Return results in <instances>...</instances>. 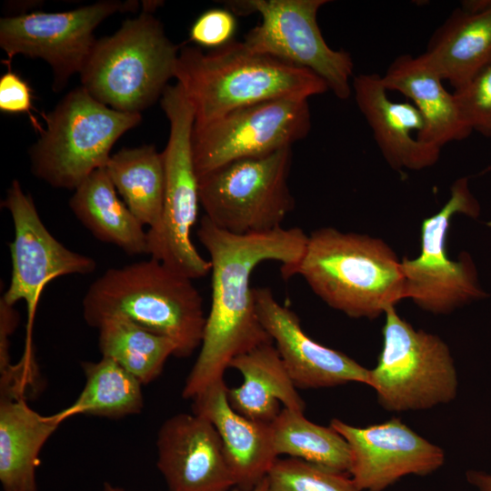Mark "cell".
Instances as JSON below:
<instances>
[{
  "label": "cell",
  "instance_id": "5",
  "mask_svg": "<svg viewBox=\"0 0 491 491\" xmlns=\"http://www.w3.org/2000/svg\"><path fill=\"white\" fill-rule=\"evenodd\" d=\"M112 35L97 39L80 75L102 104L126 113L151 106L175 77L180 47L166 35L149 4Z\"/></svg>",
  "mask_w": 491,
  "mask_h": 491
},
{
  "label": "cell",
  "instance_id": "16",
  "mask_svg": "<svg viewBox=\"0 0 491 491\" xmlns=\"http://www.w3.org/2000/svg\"><path fill=\"white\" fill-rule=\"evenodd\" d=\"M258 317L296 388H322L351 382L369 384L370 369L323 346L303 330L299 317L281 305L269 287L254 288Z\"/></svg>",
  "mask_w": 491,
  "mask_h": 491
},
{
  "label": "cell",
  "instance_id": "21",
  "mask_svg": "<svg viewBox=\"0 0 491 491\" xmlns=\"http://www.w3.org/2000/svg\"><path fill=\"white\" fill-rule=\"evenodd\" d=\"M456 89L491 55V1L465 2L432 35L422 54Z\"/></svg>",
  "mask_w": 491,
  "mask_h": 491
},
{
  "label": "cell",
  "instance_id": "9",
  "mask_svg": "<svg viewBox=\"0 0 491 491\" xmlns=\"http://www.w3.org/2000/svg\"><path fill=\"white\" fill-rule=\"evenodd\" d=\"M291 147L226 164L198 176L199 202L216 227L243 235L282 227L295 207Z\"/></svg>",
  "mask_w": 491,
  "mask_h": 491
},
{
  "label": "cell",
  "instance_id": "6",
  "mask_svg": "<svg viewBox=\"0 0 491 491\" xmlns=\"http://www.w3.org/2000/svg\"><path fill=\"white\" fill-rule=\"evenodd\" d=\"M42 115L45 126L28 151L31 173L52 187L70 190L105 168L115 142L142 120L139 113L102 104L83 86Z\"/></svg>",
  "mask_w": 491,
  "mask_h": 491
},
{
  "label": "cell",
  "instance_id": "35",
  "mask_svg": "<svg viewBox=\"0 0 491 491\" xmlns=\"http://www.w3.org/2000/svg\"><path fill=\"white\" fill-rule=\"evenodd\" d=\"M231 491H241V490L235 487ZM252 491H269L268 481H267L266 476L259 484H257Z\"/></svg>",
  "mask_w": 491,
  "mask_h": 491
},
{
  "label": "cell",
  "instance_id": "17",
  "mask_svg": "<svg viewBox=\"0 0 491 491\" xmlns=\"http://www.w3.org/2000/svg\"><path fill=\"white\" fill-rule=\"evenodd\" d=\"M156 466L168 491H231L235 481L215 426L195 413L175 414L161 425Z\"/></svg>",
  "mask_w": 491,
  "mask_h": 491
},
{
  "label": "cell",
  "instance_id": "14",
  "mask_svg": "<svg viewBox=\"0 0 491 491\" xmlns=\"http://www.w3.org/2000/svg\"><path fill=\"white\" fill-rule=\"evenodd\" d=\"M14 224L15 236L9 244L11 256L10 283L1 296L14 305L24 300L27 309V337L38 301L45 286L55 278L68 275H89L96 268L95 261L68 249L45 227L32 196L18 180L12 181L2 202Z\"/></svg>",
  "mask_w": 491,
  "mask_h": 491
},
{
  "label": "cell",
  "instance_id": "1",
  "mask_svg": "<svg viewBox=\"0 0 491 491\" xmlns=\"http://www.w3.org/2000/svg\"><path fill=\"white\" fill-rule=\"evenodd\" d=\"M196 235L210 256L212 295L200 351L182 390L185 399L223 379L235 357L273 343L257 315L252 273L264 261H277L281 267L296 265L308 240L299 227L234 235L205 215Z\"/></svg>",
  "mask_w": 491,
  "mask_h": 491
},
{
  "label": "cell",
  "instance_id": "33",
  "mask_svg": "<svg viewBox=\"0 0 491 491\" xmlns=\"http://www.w3.org/2000/svg\"><path fill=\"white\" fill-rule=\"evenodd\" d=\"M19 322V314L14 305L0 299V372L5 371L12 364L9 355V336Z\"/></svg>",
  "mask_w": 491,
  "mask_h": 491
},
{
  "label": "cell",
  "instance_id": "7",
  "mask_svg": "<svg viewBox=\"0 0 491 491\" xmlns=\"http://www.w3.org/2000/svg\"><path fill=\"white\" fill-rule=\"evenodd\" d=\"M160 105L169 122V136L162 152L165 197L159 227L147 231V255L180 275L200 278L211 272V263L191 240L200 205L193 153L195 111L177 83L165 87Z\"/></svg>",
  "mask_w": 491,
  "mask_h": 491
},
{
  "label": "cell",
  "instance_id": "12",
  "mask_svg": "<svg viewBox=\"0 0 491 491\" xmlns=\"http://www.w3.org/2000/svg\"><path fill=\"white\" fill-rule=\"evenodd\" d=\"M137 1L102 0L62 12H31L0 19V46L8 66L16 55L45 61L58 93L80 74L96 42L94 32L107 17L135 10Z\"/></svg>",
  "mask_w": 491,
  "mask_h": 491
},
{
  "label": "cell",
  "instance_id": "2",
  "mask_svg": "<svg viewBox=\"0 0 491 491\" xmlns=\"http://www.w3.org/2000/svg\"><path fill=\"white\" fill-rule=\"evenodd\" d=\"M175 78L203 125L234 110L276 99H307L328 91L315 73L233 40L205 52L182 46Z\"/></svg>",
  "mask_w": 491,
  "mask_h": 491
},
{
  "label": "cell",
  "instance_id": "29",
  "mask_svg": "<svg viewBox=\"0 0 491 491\" xmlns=\"http://www.w3.org/2000/svg\"><path fill=\"white\" fill-rule=\"evenodd\" d=\"M266 478L269 491H360L349 474L295 457H278Z\"/></svg>",
  "mask_w": 491,
  "mask_h": 491
},
{
  "label": "cell",
  "instance_id": "36",
  "mask_svg": "<svg viewBox=\"0 0 491 491\" xmlns=\"http://www.w3.org/2000/svg\"><path fill=\"white\" fill-rule=\"evenodd\" d=\"M103 491H125V490L122 487L113 486L108 482H105Z\"/></svg>",
  "mask_w": 491,
  "mask_h": 491
},
{
  "label": "cell",
  "instance_id": "34",
  "mask_svg": "<svg viewBox=\"0 0 491 491\" xmlns=\"http://www.w3.org/2000/svg\"><path fill=\"white\" fill-rule=\"evenodd\" d=\"M466 479L479 491H491V474L471 470L466 473Z\"/></svg>",
  "mask_w": 491,
  "mask_h": 491
},
{
  "label": "cell",
  "instance_id": "13",
  "mask_svg": "<svg viewBox=\"0 0 491 491\" xmlns=\"http://www.w3.org/2000/svg\"><path fill=\"white\" fill-rule=\"evenodd\" d=\"M311 129L307 99H276L234 110L193 131L198 176L226 164L265 156L304 139Z\"/></svg>",
  "mask_w": 491,
  "mask_h": 491
},
{
  "label": "cell",
  "instance_id": "19",
  "mask_svg": "<svg viewBox=\"0 0 491 491\" xmlns=\"http://www.w3.org/2000/svg\"><path fill=\"white\" fill-rule=\"evenodd\" d=\"M227 388L224 378L211 384L192 398V412L206 418L217 431L235 487L252 491L278 456L270 424L253 421L233 409Z\"/></svg>",
  "mask_w": 491,
  "mask_h": 491
},
{
  "label": "cell",
  "instance_id": "3",
  "mask_svg": "<svg viewBox=\"0 0 491 491\" xmlns=\"http://www.w3.org/2000/svg\"><path fill=\"white\" fill-rule=\"evenodd\" d=\"M281 274L302 276L326 305L352 318H376L405 299L394 251L379 238L333 227L313 231L301 259Z\"/></svg>",
  "mask_w": 491,
  "mask_h": 491
},
{
  "label": "cell",
  "instance_id": "25",
  "mask_svg": "<svg viewBox=\"0 0 491 491\" xmlns=\"http://www.w3.org/2000/svg\"><path fill=\"white\" fill-rule=\"evenodd\" d=\"M116 192L148 231L162 220L165 171L162 152L154 145L124 147L111 155L105 167Z\"/></svg>",
  "mask_w": 491,
  "mask_h": 491
},
{
  "label": "cell",
  "instance_id": "15",
  "mask_svg": "<svg viewBox=\"0 0 491 491\" xmlns=\"http://www.w3.org/2000/svg\"><path fill=\"white\" fill-rule=\"evenodd\" d=\"M330 426L348 443L349 475L360 491H384L405 476L428 475L445 462L441 447L396 417L366 427L334 418Z\"/></svg>",
  "mask_w": 491,
  "mask_h": 491
},
{
  "label": "cell",
  "instance_id": "8",
  "mask_svg": "<svg viewBox=\"0 0 491 491\" xmlns=\"http://www.w3.org/2000/svg\"><path fill=\"white\" fill-rule=\"evenodd\" d=\"M385 316L382 350L368 384L380 406L403 412L452 401L458 379L448 346L439 336L414 328L395 307Z\"/></svg>",
  "mask_w": 491,
  "mask_h": 491
},
{
  "label": "cell",
  "instance_id": "20",
  "mask_svg": "<svg viewBox=\"0 0 491 491\" xmlns=\"http://www.w3.org/2000/svg\"><path fill=\"white\" fill-rule=\"evenodd\" d=\"M381 78L387 91L410 98L421 114L424 129L417 135L419 141L442 148L471 134L453 93L445 88L443 79L423 55L397 56Z\"/></svg>",
  "mask_w": 491,
  "mask_h": 491
},
{
  "label": "cell",
  "instance_id": "27",
  "mask_svg": "<svg viewBox=\"0 0 491 491\" xmlns=\"http://www.w3.org/2000/svg\"><path fill=\"white\" fill-rule=\"evenodd\" d=\"M95 328L102 356L119 364L143 385L156 379L168 357L175 356L172 340L123 316L106 317Z\"/></svg>",
  "mask_w": 491,
  "mask_h": 491
},
{
  "label": "cell",
  "instance_id": "23",
  "mask_svg": "<svg viewBox=\"0 0 491 491\" xmlns=\"http://www.w3.org/2000/svg\"><path fill=\"white\" fill-rule=\"evenodd\" d=\"M229 367L243 376L239 386L227 388L228 402L240 415L270 424L282 410L280 403L283 408L305 411L306 404L273 343L235 357Z\"/></svg>",
  "mask_w": 491,
  "mask_h": 491
},
{
  "label": "cell",
  "instance_id": "22",
  "mask_svg": "<svg viewBox=\"0 0 491 491\" xmlns=\"http://www.w3.org/2000/svg\"><path fill=\"white\" fill-rule=\"evenodd\" d=\"M61 423L31 408L25 396L1 394L0 482L4 491H37L40 452Z\"/></svg>",
  "mask_w": 491,
  "mask_h": 491
},
{
  "label": "cell",
  "instance_id": "26",
  "mask_svg": "<svg viewBox=\"0 0 491 491\" xmlns=\"http://www.w3.org/2000/svg\"><path fill=\"white\" fill-rule=\"evenodd\" d=\"M81 367L85 386L70 406L53 414L60 423L77 415L118 419L143 410V384L119 364L102 356Z\"/></svg>",
  "mask_w": 491,
  "mask_h": 491
},
{
  "label": "cell",
  "instance_id": "18",
  "mask_svg": "<svg viewBox=\"0 0 491 491\" xmlns=\"http://www.w3.org/2000/svg\"><path fill=\"white\" fill-rule=\"evenodd\" d=\"M352 90L360 112L391 167L421 170L437 162L441 148L417 139L424 129L421 114L414 104L390 100L381 75H357L352 79Z\"/></svg>",
  "mask_w": 491,
  "mask_h": 491
},
{
  "label": "cell",
  "instance_id": "10",
  "mask_svg": "<svg viewBox=\"0 0 491 491\" xmlns=\"http://www.w3.org/2000/svg\"><path fill=\"white\" fill-rule=\"evenodd\" d=\"M226 5L233 14L256 13L261 22L245 36L251 50L271 55L318 75L342 100L352 94L354 64L344 50L326 42L317 24L326 0H238Z\"/></svg>",
  "mask_w": 491,
  "mask_h": 491
},
{
  "label": "cell",
  "instance_id": "4",
  "mask_svg": "<svg viewBox=\"0 0 491 491\" xmlns=\"http://www.w3.org/2000/svg\"><path fill=\"white\" fill-rule=\"evenodd\" d=\"M193 279L150 257L107 269L88 287L83 316L91 327L120 316L176 346V357H188L200 347L206 316Z\"/></svg>",
  "mask_w": 491,
  "mask_h": 491
},
{
  "label": "cell",
  "instance_id": "28",
  "mask_svg": "<svg viewBox=\"0 0 491 491\" xmlns=\"http://www.w3.org/2000/svg\"><path fill=\"white\" fill-rule=\"evenodd\" d=\"M270 429L277 456L286 455L349 474L348 443L332 426L313 423L304 412L282 408L270 423Z\"/></svg>",
  "mask_w": 491,
  "mask_h": 491
},
{
  "label": "cell",
  "instance_id": "32",
  "mask_svg": "<svg viewBox=\"0 0 491 491\" xmlns=\"http://www.w3.org/2000/svg\"><path fill=\"white\" fill-rule=\"evenodd\" d=\"M32 102L28 83L9 67L0 77V110L6 114H26L33 127L41 133L44 127L32 113Z\"/></svg>",
  "mask_w": 491,
  "mask_h": 491
},
{
  "label": "cell",
  "instance_id": "24",
  "mask_svg": "<svg viewBox=\"0 0 491 491\" xmlns=\"http://www.w3.org/2000/svg\"><path fill=\"white\" fill-rule=\"evenodd\" d=\"M69 207L76 219L98 240L125 254H147V231L120 199L107 172H93L75 189Z\"/></svg>",
  "mask_w": 491,
  "mask_h": 491
},
{
  "label": "cell",
  "instance_id": "11",
  "mask_svg": "<svg viewBox=\"0 0 491 491\" xmlns=\"http://www.w3.org/2000/svg\"><path fill=\"white\" fill-rule=\"evenodd\" d=\"M479 211L468 179H456L446 203L422 223L419 256L401 260L405 298L411 299L423 310L446 314L486 296L479 286L471 257L464 253L458 261H454L446 250L447 233L455 215L476 217Z\"/></svg>",
  "mask_w": 491,
  "mask_h": 491
},
{
  "label": "cell",
  "instance_id": "30",
  "mask_svg": "<svg viewBox=\"0 0 491 491\" xmlns=\"http://www.w3.org/2000/svg\"><path fill=\"white\" fill-rule=\"evenodd\" d=\"M453 95L467 126L491 136V55Z\"/></svg>",
  "mask_w": 491,
  "mask_h": 491
},
{
  "label": "cell",
  "instance_id": "31",
  "mask_svg": "<svg viewBox=\"0 0 491 491\" xmlns=\"http://www.w3.org/2000/svg\"><path fill=\"white\" fill-rule=\"evenodd\" d=\"M235 28L236 20L230 10L214 8L204 12L194 22L189 37L197 45L213 50L233 41Z\"/></svg>",
  "mask_w": 491,
  "mask_h": 491
}]
</instances>
